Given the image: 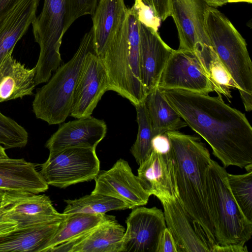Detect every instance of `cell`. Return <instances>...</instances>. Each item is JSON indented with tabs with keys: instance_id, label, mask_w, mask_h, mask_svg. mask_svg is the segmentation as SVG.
Instances as JSON below:
<instances>
[{
	"instance_id": "836d02e7",
	"label": "cell",
	"mask_w": 252,
	"mask_h": 252,
	"mask_svg": "<svg viewBox=\"0 0 252 252\" xmlns=\"http://www.w3.org/2000/svg\"><path fill=\"white\" fill-rule=\"evenodd\" d=\"M157 252H178L173 237L167 227L161 235Z\"/></svg>"
},
{
	"instance_id": "60d3db41",
	"label": "cell",
	"mask_w": 252,
	"mask_h": 252,
	"mask_svg": "<svg viewBox=\"0 0 252 252\" xmlns=\"http://www.w3.org/2000/svg\"><path fill=\"white\" fill-rule=\"evenodd\" d=\"M5 150V149L0 144V159H4L9 158L6 154Z\"/></svg>"
},
{
	"instance_id": "d4e9b609",
	"label": "cell",
	"mask_w": 252,
	"mask_h": 252,
	"mask_svg": "<svg viewBox=\"0 0 252 252\" xmlns=\"http://www.w3.org/2000/svg\"><path fill=\"white\" fill-rule=\"evenodd\" d=\"M144 102L154 136L169 131H178L187 126L158 87L147 95Z\"/></svg>"
},
{
	"instance_id": "f1b7e54d",
	"label": "cell",
	"mask_w": 252,
	"mask_h": 252,
	"mask_svg": "<svg viewBox=\"0 0 252 252\" xmlns=\"http://www.w3.org/2000/svg\"><path fill=\"white\" fill-rule=\"evenodd\" d=\"M135 107L138 128L136 139L130 149V152L139 165L152 151L151 142L154 134L144 101Z\"/></svg>"
},
{
	"instance_id": "4fadbf2b",
	"label": "cell",
	"mask_w": 252,
	"mask_h": 252,
	"mask_svg": "<svg viewBox=\"0 0 252 252\" xmlns=\"http://www.w3.org/2000/svg\"><path fill=\"white\" fill-rule=\"evenodd\" d=\"M92 194H102L119 199L129 209L143 206L151 196L141 185L128 163L120 158L107 170H100L94 179Z\"/></svg>"
},
{
	"instance_id": "83f0119b",
	"label": "cell",
	"mask_w": 252,
	"mask_h": 252,
	"mask_svg": "<svg viewBox=\"0 0 252 252\" xmlns=\"http://www.w3.org/2000/svg\"><path fill=\"white\" fill-rule=\"evenodd\" d=\"M212 84L214 91L219 96L231 98L230 89L239 88L233 79L229 71L219 58L216 52L211 53L200 61Z\"/></svg>"
},
{
	"instance_id": "2e32d148",
	"label": "cell",
	"mask_w": 252,
	"mask_h": 252,
	"mask_svg": "<svg viewBox=\"0 0 252 252\" xmlns=\"http://www.w3.org/2000/svg\"><path fill=\"white\" fill-rule=\"evenodd\" d=\"M107 125L102 120L90 116L62 124L45 144L49 153L72 147L96 149L105 137Z\"/></svg>"
},
{
	"instance_id": "9c48e42d",
	"label": "cell",
	"mask_w": 252,
	"mask_h": 252,
	"mask_svg": "<svg viewBox=\"0 0 252 252\" xmlns=\"http://www.w3.org/2000/svg\"><path fill=\"white\" fill-rule=\"evenodd\" d=\"M160 90H177L208 94L213 88L198 59L192 52L173 50L160 76Z\"/></svg>"
},
{
	"instance_id": "9a60e30c",
	"label": "cell",
	"mask_w": 252,
	"mask_h": 252,
	"mask_svg": "<svg viewBox=\"0 0 252 252\" xmlns=\"http://www.w3.org/2000/svg\"><path fill=\"white\" fill-rule=\"evenodd\" d=\"M139 35L140 77L147 96L158 87L161 73L174 49L165 43L158 32L141 23Z\"/></svg>"
},
{
	"instance_id": "ffe728a7",
	"label": "cell",
	"mask_w": 252,
	"mask_h": 252,
	"mask_svg": "<svg viewBox=\"0 0 252 252\" xmlns=\"http://www.w3.org/2000/svg\"><path fill=\"white\" fill-rule=\"evenodd\" d=\"M35 167L23 158L0 159V189L33 194L46 191L49 185Z\"/></svg>"
},
{
	"instance_id": "52a82bcc",
	"label": "cell",
	"mask_w": 252,
	"mask_h": 252,
	"mask_svg": "<svg viewBox=\"0 0 252 252\" xmlns=\"http://www.w3.org/2000/svg\"><path fill=\"white\" fill-rule=\"evenodd\" d=\"M225 167L211 159L207 184L218 245L245 246L252 235V222L244 216L229 189Z\"/></svg>"
},
{
	"instance_id": "44dd1931",
	"label": "cell",
	"mask_w": 252,
	"mask_h": 252,
	"mask_svg": "<svg viewBox=\"0 0 252 252\" xmlns=\"http://www.w3.org/2000/svg\"><path fill=\"white\" fill-rule=\"evenodd\" d=\"M128 8L125 0H98L92 15L94 50L100 58L123 25Z\"/></svg>"
},
{
	"instance_id": "8d00e7d4",
	"label": "cell",
	"mask_w": 252,
	"mask_h": 252,
	"mask_svg": "<svg viewBox=\"0 0 252 252\" xmlns=\"http://www.w3.org/2000/svg\"><path fill=\"white\" fill-rule=\"evenodd\" d=\"M16 223L4 219L0 220V237L5 235L16 229Z\"/></svg>"
},
{
	"instance_id": "4dcf8cb0",
	"label": "cell",
	"mask_w": 252,
	"mask_h": 252,
	"mask_svg": "<svg viewBox=\"0 0 252 252\" xmlns=\"http://www.w3.org/2000/svg\"><path fill=\"white\" fill-rule=\"evenodd\" d=\"M28 133L24 127L0 112V144L6 149L25 147Z\"/></svg>"
},
{
	"instance_id": "d6986e66",
	"label": "cell",
	"mask_w": 252,
	"mask_h": 252,
	"mask_svg": "<svg viewBox=\"0 0 252 252\" xmlns=\"http://www.w3.org/2000/svg\"><path fill=\"white\" fill-rule=\"evenodd\" d=\"M160 201L164 209L166 227L173 237L178 252H210L178 197Z\"/></svg>"
},
{
	"instance_id": "cb8c5ba5",
	"label": "cell",
	"mask_w": 252,
	"mask_h": 252,
	"mask_svg": "<svg viewBox=\"0 0 252 252\" xmlns=\"http://www.w3.org/2000/svg\"><path fill=\"white\" fill-rule=\"evenodd\" d=\"M62 220L15 229L0 236V252H43Z\"/></svg>"
},
{
	"instance_id": "d6a6232c",
	"label": "cell",
	"mask_w": 252,
	"mask_h": 252,
	"mask_svg": "<svg viewBox=\"0 0 252 252\" xmlns=\"http://www.w3.org/2000/svg\"><path fill=\"white\" fill-rule=\"evenodd\" d=\"M142 0L152 8L155 15L159 17L161 21H164L171 16V0Z\"/></svg>"
},
{
	"instance_id": "e575fe53",
	"label": "cell",
	"mask_w": 252,
	"mask_h": 252,
	"mask_svg": "<svg viewBox=\"0 0 252 252\" xmlns=\"http://www.w3.org/2000/svg\"><path fill=\"white\" fill-rule=\"evenodd\" d=\"M152 150L160 153H168L171 151L170 139L167 133L154 136L151 142Z\"/></svg>"
},
{
	"instance_id": "ac0fdd59",
	"label": "cell",
	"mask_w": 252,
	"mask_h": 252,
	"mask_svg": "<svg viewBox=\"0 0 252 252\" xmlns=\"http://www.w3.org/2000/svg\"><path fill=\"white\" fill-rule=\"evenodd\" d=\"M125 230L115 220L57 245L48 252H122Z\"/></svg>"
},
{
	"instance_id": "b9f144b4",
	"label": "cell",
	"mask_w": 252,
	"mask_h": 252,
	"mask_svg": "<svg viewBox=\"0 0 252 252\" xmlns=\"http://www.w3.org/2000/svg\"><path fill=\"white\" fill-rule=\"evenodd\" d=\"M246 2L249 3H252V0H229V3L230 2Z\"/></svg>"
},
{
	"instance_id": "7402d4cb",
	"label": "cell",
	"mask_w": 252,
	"mask_h": 252,
	"mask_svg": "<svg viewBox=\"0 0 252 252\" xmlns=\"http://www.w3.org/2000/svg\"><path fill=\"white\" fill-rule=\"evenodd\" d=\"M39 0H21L0 17V62L13 52L36 17Z\"/></svg>"
},
{
	"instance_id": "e0dca14e",
	"label": "cell",
	"mask_w": 252,
	"mask_h": 252,
	"mask_svg": "<svg viewBox=\"0 0 252 252\" xmlns=\"http://www.w3.org/2000/svg\"><path fill=\"white\" fill-rule=\"evenodd\" d=\"M137 171L141 185L150 195L159 200L178 197L171 151L160 153L152 150Z\"/></svg>"
},
{
	"instance_id": "8992f818",
	"label": "cell",
	"mask_w": 252,
	"mask_h": 252,
	"mask_svg": "<svg viewBox=\"0 0 252 252\" xmlns=\"http://www.w3.org/2000/svg\"><path fill=\"white\" fill-rule=\"evenodd\" d=\"M93 46L91 28L72 58L59 66L47 83L37 90L32 103L36 118L52 125L63 123L70 114L77 79L85 57Z\"/></svg>"
},
{
	"instance_id": "603a6c76",
	"label": "cell",
	"mask_w": 252,
	"mask_h": 252,
	"mask_svg": "<svg viewBox=\"0 0 252 252\" xmlns=\"http://www.w3.org/2000/svg\"><path fill=\"white\" fill-rule=\"evenodd\" d=\"M12 53L0 62V103L32 95L36 86L35 66L26 67L13 58Z\"/></svg>"
},
{
	"instance_id": "30bf717a",
	"label": "cell",
	"mask_w": 252,
	"mask_h": 252,
	"mask_svg": "<svg viewBox=\"0 0 252 252\" xmlns=\"http://www.w3.org/2000/svg\"><path fill=\"white\" fill-rule=\"evenodd\" d=\"M108 80L101 59L94 48L86 55L74 89L71 116L76 119L91 116L104 93Z\"/></svg>"
},
{
	"instance_id": "6da1fadb",
	"label": "cell",
	"mask_w": 252,
	"mask_h": 252,
	"mask_svg": "<svg viewBox=\"0 0 252 252\" xmlns=\"http://www.w3.org/2000/svg\"><path fill=\"white\" fill-rule=\"evenodd\" d=\"M181 117L210 146L224 167L252 170V127L245 114L222 97L182 90H161Z\"/></svg>"
},
{
	"instance_id": "5bb4252c",
	"label": "cell",
	"mask_w": 252,
	"mask_h": 252,
	"mask_svg": "<svg viewBox=\"0 0 252 252\" xmlns=\"http://www.w3.org/2000/svg\"><path fill=\"white\" fill-rule=\"evenodd\" d=\"M1 212L3 219L16 223V229L62 220L67 216L59 213L45 194L19 192L13 194Z\"/></svg>"
},
{
	"instance_id": "277c9868",
	"label": "cell",
	"mask_w": 252,
	"mask_h": 252,
	"mask_svg": "<svg viewBox=\"0 0 252 252\" xmlns=\"http://www.w3.org/2000/svg\"><path fill=\"white\" fill-rule=\"evenodd\" d=\"M139 25L135 13L128 8L123 25L100 58L106 71L109 91L127 99L134 106L146 96L140 72Z\"/></svg>"
},
{
	"instance_id": "f35d334b",
	"label": "cell",
	"mask_w": 252,
	"mask_h": 252,
	"mask_svg": "<svg viewBox=\"0 0 252 252\" xmlns=\"http://www.w3.org/2000/svg\"><path fill=\"white\" fill-rule=\"evenodd\" d=\"M14 193L15 192L6 191L0 189V210L9 202Z\"/></svg>"
},
{
	"instance_id": "484cf974",
	"label": "cell",
	"mask_w": 252,
	"mask_h": 252,
	"mask_svg": "<svg viewBox=\"0 0 252 252\" xmlns=\"http://www.w3.org/2000/svg\"><path fill=\"white\" fill-rule=\"evenodd\" d=\"M116 220L114 216L106 214L75 213L67 215L46 245L43 252L67 242L104 223Z\"/></svg>"
},
{
	"instance_id": "4316f807",
	"label": "cell",
	"mask_w": 252,
	"mask_h": 252,
	"mask_svg": "<svg viewBox=\"0 0 252 252\" xmlns=\"http://www.w3.org/2000/svg\"><path fill=\"white\" fill-rule=\"evenodd\" d=\"M66 205L63 214H105L112 210L129 209L128 205L116 198L99 193L86 195L73 200H64Z\"/></svg>"
},
{
	"instance_id": "3957f363",
	"label": "cell",
	"mask_w": 252,
	"mask_h": 252,
	"mask_svg": "<svg viewBox=\"0 0 252 252\" xmlns=\"http://www.w3.org/2000/svg\"><path fill=\"white\" fill-rule=\"evenodd\" d=\"M98 0H44L42 10L32 25L40 52L35 66V85L47 82L62 62L63 37L77 19L92 15Z\"/></svg>"
},
{
	"instance_id": "d590c367",
	"label": "cell",
	"mask_w": 252,
	"mask_h": 252,
	"mask_svg": "<svg viewBox=\"0 0 252 252\" xmlns=\"http://www.w3.org/2000/svg\"><path fill=\"white\" fill-rule=\"evenodd\" d=\"M248 250L245 246L216 245L213 248L212 252H247Z\"/></svg>"
},
{
	"instance_id": "7bdbcfd3",
	"label": "cell",
	"mask_w": 252,
	"mask_h": 252,
	"mask_svg": "<svg viewBox=\"0 0 252 252\" xmlns=\"http://www.w3.org/2000/svg\"><path fill=\"white\" fill-rule=\"evenodd\" d=\"M1 210H0V219H2V215H1Z\"/></svg>"
},
{
	"instance_id": "74e56055",
	"label": "cell",
	"mask_w": 252,
	"mask_h": 252,
	"mask_svg": "<svg viewBox=\"0 0 252 252\" xmlns=\"http://www.w3.org/2000/svg\"><path fill=\"white\" fill-rule=\"evenodd\" d=\"M21 0H0V17L14 7Z\"/></svg>"
},
{
	"instance_id": "ba28073f",
	"label": "cell",
	"mask_w": 252,
	"mask_h": 252,
	"mask_svg": "<svg viewBox=\"0 0 252 252\" xmlns=\"http://www.w3.org/2000/svg\"><path fill=\"white\" fill-rule=\"evenodd\" d=\"M99 171L96 149L72 147L49 153L40 173L48 185L63 189L94 179Z\"/></svg>"
},
{
	"instance_id": "1f68e13d",
	"label": "cell",
	"mask_w": 252,
	"mask_h": 252,
	"mask_svg": "<svg viewBox=\"0 0 252 252\" xmlns=\"http://www.w3.org/2000/svg\"><path fill=\"white\" fill-rule=\"evenodd\" d=\"M140 23L155 32H158L161 20L157 16L152 8L142 0H134L131 7Z\"/></svg>"
},
{
	"instance_id": "f546056e",
	"label": "cell",
	"mask_w": 252,
	"mask_h": 252,
	"mask_svg": "<svg viewBox=\"0 0 252 252\" xmlns=\"http://www.w3.org/2000/svg\"><path fill=\"white\" fill-rule=\"evenodd\" d=\"M230 191L245 217L252 222V171L243 174L227 173Z\"/></svg>"
},
{
	"instance_id": "7c38bea8",
	"label": "cell",
	"mask_w": 252,
	"mask_h": 252,
	"mask_svg": "<svg viewBox=\"0 0 252 252\" xmlns=\"http://www.w3.org/2000/svg\"><path fill=\"white\" fill-rule=\"evenodd\" d=\"M122 252H157L161 235L166 228L164 213L156 207H137L126 220Z\"/></svg>"
},
{
	"instance_id": "7a4b0ae2",
	"label": "cell",
	"mask_w": 252,
	"mask_h": 252,
	"mask_svg": "<svg viewBox=\"0 0 252 252\" xmlns=\"http://www.w3.org/2000/svg\"><path fill=\"white\" fill-rule=\"evenodd\" d=\"M166 133L171 145L178 199L212 252L217 244L207 184L210 154L198 137L178 131Z\"/></svg>"
},
{
	"instance_id": "5b68a950",
	"label": "cell",
	"mask_w": 252,
	"mask_h": 252,
	"mask_svg": "<svg viewBox=\"0 0 252 252\" xmlns=\"http://www.w3.org/2000/svg\"><path fill=\"white\" fill-rule=\"evenodd\" d=\"M204 25L210 43L239 88L245 110H252V63L245 39L230 21L215 7L204 12Z\"/></svg>"
},
{
	"instance_id": "ab89813d",
	"label": "cell",
	"mask_w": 252,
	"mask_h": 252,
	"mask_svg": "<svg viewBox=\"0 0 252 252\" xmlns=\"http://www.w3.org/2000/svg\"><path fill=\"white\" fill-rule=\"evenodd\" d=\"M209 6L217 7L229 2V0H204Z\"/></svg>"
},
{
	"instance_id": "8fae6325",
	"label": "cell",
	"mask_w": 252,
	"mask_h": 252,
	"mask_svg": "<svg viewBox=\"0 0 252 252\" xmlns=\"http://www.w3.org/2000/svg\"><path fill=\"white\" fill-rule=\"evenodd\" d=\"M171 16L179 40L178 49L195 55L213 48L204 25V12L209 6L204 0H171Z\"/></svg>"
}]
</instances>
